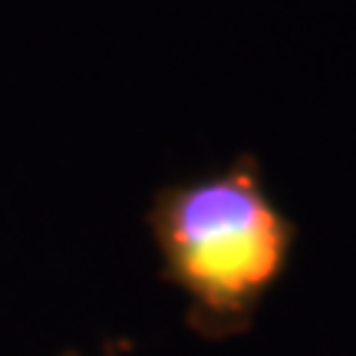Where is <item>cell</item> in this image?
I'll use <instances>...</instances> for the list:
<instances>
[{"instance_id":"cell-1","label":"cell","mask_w":356,"mask_h":356,"mask_svg":"<svg viewBox=\"0 0 356 356\" xmlns=\"http://www.w3.org/2000/svg\"><path fill=\"white\" fill-rule=\"evenodd\" d=\"M145 228L162 277L185 297V320L204 340L251 330L297 244V225L270 198L261 162L248 152L221 172L162 185Z\"/></svg>"},{"instance_id":"cell-2","label":"cell","mask_w":356,"mask_h":356,"mask_svg":"<svg viewBox=\"0 0 356 356\" xmlns=\"http://www.w3.org/2000/svg\"><path fill=\"white\" fill-rule=\"evenodd\" d=\"M126 346H129V343H122V340H119V343H109L106 350H102V356H119L122 350H126ZM63 356H76V353H63Z\"/></svg>"}]
</instances>
